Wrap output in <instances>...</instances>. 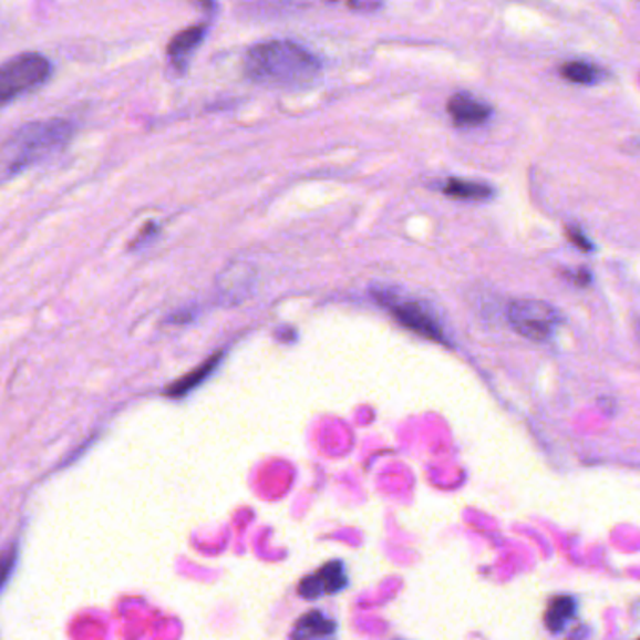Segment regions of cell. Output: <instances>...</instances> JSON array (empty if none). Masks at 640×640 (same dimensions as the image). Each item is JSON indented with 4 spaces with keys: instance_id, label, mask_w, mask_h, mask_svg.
Returning a JSON list of instances; mask_svg holds the SVG:
<instances>
[{
    "instance_id": "obj_1",
    "label": "cell",
    "mask_w": 640,
    "mask_h": 640,
    "mask_svg": "<svg viewBox=\"0 0 640 640\" xmlns=\"http://www.w3.org/2000/svg\"><path fill=\"white\" fill-rule=\"evenodd\" d=\"M74 132V124L64 118L23 124L0 145V183L61 153L72 142Z\"/></svg>"
},
{
    "instance_id": "obj_2",
    "label": "cell",
    "mask_w": 640,
    "mask_h": 640,
    "mask_svg": "<svg viewBox=\"0 0 640 640\" xmlns=\"http://www.w3.org/2000/svg\"><path fill=\"white\" fill-rule=\"evenodd\" d=\"M245 72L264 85H297L312 80L320 62L297 43L267 42L248 51Z\"/></svg>"
},
{
    "instance_id": "obj_3",
    "label": "cell",
    "mask_w": 640,
    "mask_h": 640,
    "mask_svg": "<svg viewBox=\"0 0 640 640\" xmlns=\"http://www.w3.org/2000/svg\"><path fill=\"white\" fill-rule=\"evenodd\" d=\"M50 74L51 62L40 53H23L0 64V110L42 86Z\"/></svg>"
},
{
    "instance_id": "obj_4",
    "label": "cell",
    "mask_w": 640,
    "mask_h": 640,
    "mask_svg": "<svg viewBox=\"0 0 640 640\" xmlns=\"http://www.w3.org/2000/svg\"><path fill=\"white\" fill-rule=\"evenodd\" d=\"M507 318L520 337L534 340V342L547 340L558 323V312L555 308L536 299H520V301L512 302Z\"/></svg>"
},
{
    "instance_id": "obj_5",
    "label": "cell",
    "mask_w": 640,
    "mask_h": 640,
    "mask_svg": "<svg viewBox=\"0 0 640 640\" xmlns=\"http://www.w3.org/2000/svg\"><path fill=\"white\" fill-rule=\"evenodd\" d=\"M391 314L413 333L434 342H445L444 331L423 302L413 299H385Z\"/></svg>"
},
{
    "instance_id": "obj_6",
    "label": "cell",
    "mask_w": 640,
    "mask_h": 640,
    "mask_svg": "<svg viewBox=\"0 0 640 640\" xmlns=\"http://www.w3.org/2000/svg\"><path fill=\"white\" fill-rule=\"evenodd\" d=\"M345 586H348V572H345L344 561L334 560L304 577L297 590L302 599H320L344 590Z\"/></svg>"
},
{
    "instance_id": "obj_7",
    "label": "cell",
    "mask_w": 640,
    "mask_h": 640,
    "mask_svg": "<svg viewBox=\"0 0 640 640\" xmlns=\"http://www.w3.org/2000/svg\"><path fill=\"white\" fill-rule=\"evenodd\" d=\"M337 637V623L320 610H310L297 620L291 629V640H333Z\"/></svg>"
},
{
    "instance_id": "obj_8",
    "label": "cell",
    "mask_w": 640,
    "mask_h": 640,
    "mask_svg": "<svg viewBox=\"0 0 640 640\" xmlns=\"http://www.w3.org/2000/svg\"><path fill=\"white\" fill-rule=\"evenodd\" d=\"M450 115L458 126H479L485 124L491 117V107L483 104L479 100L466 96V94H456L450 100Z\"/></svg>"
},
{
    "instance_id": "obj_9",
    "label": "cell",
    "mask_w": 640,
    "mask_h": 640,
    "mask_svg": "<svg viewBox=\"0 0 640 640\" xmlns=\"http://www.w3.org/2000/svg\"><path fill=\"white\" fill-rule=\"evenodd\" d=\"M577 615V599L571 596H556L550 599L545 612V626L553 633H561Z\"/></svg>"
},
{
    "instance_id": "obj_10",
    "label": "cell",
    "mask_w": 640,
    "mask_h": 640,
    "mask_svg": "<svg viewBox=\"0 0 640 640\" xmlns=\"http://www.w3.org/2000/svg\"><path fill=\"white\" fill-rule=\"evenodd\" d=\"M220 358H223V353H216L215 358L207 359L199 369L192 370L190 374H186V376L180 378V380H177L173 385H169V388L166 389L167 396L180 399V396H185V394L194 391L197 385H202V383L213 374V370L218 367Z\"/></svg>"
},
{
    "instance_id": "obj_11",
    "label": "cell",
    "mask_w": 640,
    "mask_h": 640,
    "mask_svg": "<svg viewBox=\"0 0 640 640\" xmlns=\"http://www.w3.org/2000/svg\"><path fill=\"white\" fill-rule=\"evenodd\" d=\"M204 37V25L190 27V29H186V31L179 32L177 37L173 38L169 48H167V53H169L173 61L183 62L202 43Z\"/></svg>"
},
{
    "instance_id": "obj_12",
    "label": "cell",
    "mask_w": 640,
    "mask_h": 640,
    "mask_svg": "<svg viewBox=\"0 0 640 640\" xmlns=\"http://www.w3.org/2000/svg\"><path fill=\"white\" fill-rule=\"evenodd\" d=\"M445 194L455 199H472L481 202L493 197V188L483 183H472V180L451 179L444 188Z\"/></svg>"
},
{
    "instance_id": "obj_13",
    "label": "cell",
    "mask_w": 640,
    "mask_h": 640,
    "mask_svg": "<svg viewBox=\"0 0 640 640\" xmlns=\"http://www.w3.org/2000/svg\"><path fill=\"white\" fill-rule=\"evenodd\" d=\"M560 72L567 81H571V83H580V85L593 83L596 78H598V70L593 69L591 64H588V62L585 61L566 62V64L561 66Z\"/></svg>"
},
{
    "instance_id": "obj_14",
    "label": "cell",
    "mask_w": 640,
    "mask_h": 640,
    "mask_svg": "<svg viewBox=\"0 0 640 640\" xmlns=\"http://www.w3.org/2000/svg\"><path fill=\"white\" fill-rule=\"evenodd\" d=\"M16 560H18L16 547L10 548L4 555L0 556V591L7 586L8 579L12 577Z\"/></svg>"
},
{
    "instance_id": "obj_15",
    "label": "cell",
    "mask_w": 640,
    "mask_h": 640,
    "mask_svg": "<svg viewBox=\"0 0 640 640\" xmlns=\"http://www.w3.org/2000/svg\"><path fill=\"white\" fill-rule=\"evenodd\" d=\"M567 234H569V237H571L572 242H575L577 247L582 248V250H590L591 245L588 242V239H586L585 235L579 234V231H575V229H569Z\"/></svg>"
},
{
    "instance_id": "obj_16",
    "label": "cell",
    "mask_w": 640,
    "mask_h": 640,
    "mask_svg": "<svg viewBox=\"0 0 640 640\" xmlns=\"http://www.w3.org/2000/svg\"><path fill=\"white\" fill-rule=\"evenodd\" d=\"M348 7L359 10V12H374L378 8H382V4L380 2H350Z\"/></svg>"
}]
</instances>
